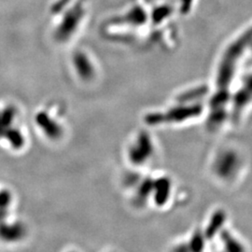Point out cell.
I'll use <instances>...</instances> for the list:
<instances>
[{
	"mask_svg": "<svg viewBox=\"0 0 252 252\" xmlns=\"http://www.w3.org/2000/svg\"><path fill=\"white\" fill-rule=\"evenodd\" d=\"M23 228L19 224L8 225L0 222V237L7 241H14L23 234Z\"/></svg>",
	"mask_w": 252,
	"mask_h": 252,
	"instance_id": "1",
	"label": "cell"
},
{
	"mask_svg": "<svg viewBox=\"0 0 252 252\" xmlns=\"http://www.w3.org/2000/svg\"><path fill=\"white\" fill-rule=\"evenodd\" d=\"M3 137L6 138L10 145L16 149L22 147V145L24 144V138L21 135V133L19 132L18 130L13 129V128L9 127V129L5 132Z\"/></svg>",
	"mask_w": 252,
	"mask_h": 252,
	"instance_id": "2",
	"label": "cell"
},
{
	"mask_svg": "<svg viewBox=\"0 0 252 252\" xmlns=\"http://www.w3.org/2000/svg\"><path fill=\"white\" fill-rule=\"evenodd\" d=\"M223 220H224V214L223 213L218 212L217 214H215V216L213 218V220H212L211 224L208 227V230H207V234L209 236H211V235H213L216 233L217 230L222 224Z\"/></svg>",
	"mask_w": 252,
	"mask_h": 252,
	"instance_id": "3",
	"label": "cell"
},
{
	"mask_svg": "<svg viewBox=\"0 0 252 252\" xmlns=\"http://www.w3.org/2000/svg\"><path fill=\"white\" fill-rule=\"evenodd\" d=\"M10 203V194L9 191L1 190L0 191V211L6 212Z\"/></svg>",
	"mask_w": 252,
	"mask_h": 252,
	"instance_id": "4",
	"label": "cell"
},
{
	"mask_svg": "<svg viewBox=\"0 0 252 252\" xmlns=\"http://www.w3.org/2000/svg\"><path fill=\"white\" fill-rule=\"evenodd\" d=\"M222 238L225 241V244L227 245L229 251H240V250H242V248L239 246V244L236 243L234 239L227 233L222 234Z\"/></svg>",
	"mask_w": 252,
	"mask_h": 252,
	"instance_id": "5",
	"label": "cell"
},
{
	"mask_svg": "<svg viewBox=\"0 0 252 252\" xmlns=\"http://www.w3.org/2000/svg\"><path fill=\"white\" fill-rule=\"evenodd\" d=\"M6 127H5V125H4V123H3V120H2V118H1V114H0V137H3V135L5 134V132H6Z\"/></svg>",
	"mask_w": 252,
	"mask_h": 252,
	"instance_id": "6",
	"label": "cell"
}]
</instances>
